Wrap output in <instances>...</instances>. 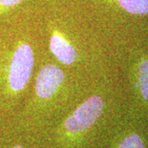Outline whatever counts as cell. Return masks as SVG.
Returning <instances> with one entry per match:
<instances>
[{"label":"cell","mask_w":148,"mask_h":148,"mask_svg":"<svg viewBox=\"0 0 148 148\" xmlns=\"http://www.w3.org/2000/svg\"><path fill=\"white\" fill-rule=\"evenodd\" d=\"M34 63L32 46L27 42H20L12 52L8 66V82L12 91L24 89L32 75Z\"/></svg>","instance_id":"obj_1"},{"label":"cell","mask_w":148,"mask_h":148,"mask_svg":"<svg viewBox=\"0 0 148 148\" xmlns=\"http://www.w3.org/2000/svg\"><path fill=\"white\" fill-rule=\"evenodd\" d=\"M103 101L100 97L94 96L80 104L73 115L65 121V128L71 133H78L90 128L101 115Z\"/></svg>","instance_id":"obj_2"},{"label":"cell","mask_w":148,"mask_h":148,"mask_svg":"<svg viewBox=\"0 0 148 148\" xmlns=\"http://www.w3.org/2000/svg\"><path fill=\"white\" fill-rule=\"evenodd\" d=\"M64 80V74L56 65L48 64L41 68L36 80V95L41 99H49L60 87Z\"/></svg>","instance_id":"obj_3"},{"label":"cell","mask_w":148,"mask_h":148,"mask_svg":"<svg viewBox=\"0 0 148 148\" xmlns=\"http://www.w3.org/2000/svg\"><path fill=\"white\" fill-rule=\"evenodd\" d=\"M50 50L59 62L71 65L77 59V51L63 34L56 30L52 31L50 36Z\"/></svg>","instance_id":"obj_4"},{"label":"cell","mask_w":148,"mask_h":148,"mask_svg":"<svg viewBox=\"0 0 148 148\" xmlns=\"http://www.w3.org/2000/svg\"><path fill=\"white\" fill-rule=\"evenodd\" d=\"M119 4L132 14H147L148 0H118Z\"/></svg>","instance_id":"obj_5"},{"label":"cell","mask_w":148,"mask_h":148,"mask_svg":"<svg viewBox=\"0 0 148 148\" xmlns=\"http://www.w3.org/2000/svg\"><path fill=\"white\" fill-rule=\"evenodd\" d=\"M138 81L144 99L148 101V60H144L138 67Z\"/></svg>","instance_id":"obj_6"},{"label":"cell","mask_w":148,"mask_h":148,"mask_svg":"<svg viewBox=\"0 0 148 148\" xmlns=\"http://www.w3.org/2000/svg\"><path fill=\"white\" fill-rule=\"evenodd\" d=\"M119 148H144L141 138L138 135H131L121 141Z\"/></svg>","instance_id":"obj_7"},{"label":"cell","mask_w":148,"mask_h":148,"mask_svg":"<svg viewBox=\"0 0 148 148\" xmlns=\"http://www.w3.org/2000/svg\"><path fill=\"white\" fill-rule=\"evenodd\" d=\"M23 1L25 0H0V14L9 11Z\"/></svg>","instance_id":"obj_8"},{"label":"cell","mask_w":148,"mask_h":148,"mask_svg":"<svg viewBox=\"0 0 148 148\" xmlns=\"http://www.w3.org/2000/svg\"><path fill=\"white\" fill-rule=\"evenodd\" d=\"M14 148H23V147H22V146H19V145H16Z\"/></svg>","instance_id":"obj_9"}]
</instances>
